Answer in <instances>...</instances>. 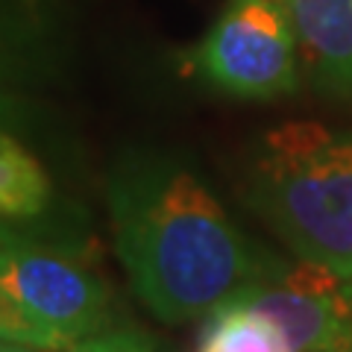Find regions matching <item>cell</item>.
<instances>
[{"label":"cell","instance_id":"obj_1","mask_svg":"<svg viewBox=\"0 0 352 352\" xmlns=\"http://www.w3.org/2000/svg\"><path fill=\"white\" fill-rule=\"evenodd\" d=\"M106 200L132 291L164 323L244 302L279 270L173 156L129 153L109 173Z\"/></svg>","mask_w":352,"mask_h":352},{"label":"cell","instance_id":"obj_2","mask_svg":"<svg viewBox=\"0 0 352 352\" xmlns=\"http://www.w3.org/2000/svg\"><path fill=\"white\" fill-rule=\"evenodd\" d=\"M247 203L302 261L352 279V138L314 120L270 129L250 168Z\"/></svg>","mask_w":352,"mask_h":352},{"label":"cell","instance_id":"obj_3","mask_svg":"<svg viewBox=\"0 0 352 352\" xmlns=\"http://www.w3.org/2000/svg\"><path fill=\"white\" fill-rule=\"evenodd\" d=\"M296 30L285 0H229L197 47V68L229 94L270 100L300 85Z\"/></svg>","mask_w":352,"mask_h":352},{"label":"cell","instance_id":"obj_4","mask_svg":"<svg viewBox=\"0 0 352 352\" xmlns=\"http://www.w3.org/2000/svg\"><path fill=\"white\" fill-rule=\"evenodd\" d=\"M0 285L32 320L74 346L106 335L109 291L85 264L0 232Z\"/></svg>","mask_w":352,"mask_h":352},{"label":"cell","instance_id":"obj_5","mask_svg":"<svg viewBox=\"0 0 352 352\" xmlns=\"http://www.w3.org/2000/svg\"><path fill=\"white\" fill-rule=\"evenodd\" d=\"M65 30L56 0H0V100L59 74Z\"/></svg>","mask_w":352,"mask_h":352},{"label":"cell","instance_id":"obj_6","mask_svg":"<svg viewBox=\"0 0 352 352\" xmlns=\"http://www.w3.org/2000/svg\"><path fill=\"white\" fill-rule=\"evenodd\" d=\"M314 82L352 94V0H285Z\"/></svg>","mask_w":352,"mask_h":352},{"label":"cell","instance_id":"obj_7","mask_svg":"<svg viewBox=\"0 0 352 352\" xmlns=\"http://www.w3.org/2000/svg\"><path fill=\"white\" fill-rule=\"evenodd\" d=\"M53 185L44 164L12 132L0 129V223L36 220L50 208Z\"/></svg>","mask_w":352,"mask_h":352},{"label":"cell","instance_id":"obj_8","mask_svg":"<svg viewBox=\"0 0 352 352\" xmlns=\"http://www.w3.org/2000/svg\"><path fill=\"white\" fill-rule=\"evenodd\" d=\"M200 352H291V346L267 314L232 302L212 314Z\"/></svg>","mask_w":352,"mask_h":352},{"label":"cell","instance_id":"obj_9","mask_svg":"<svg viewBox=\"0 0 352 352\" xmlns=\"http://www.w3.org/2000/svg\"><path fill=\"white\" fill-rule=\"evenodd\" d=\"M0 340H12V344H24L44 352H68L74 346L68 338H62L59 332L32 320L24 308L3 291V285H0Z\"/></svg>","mask_w":352,"mask_h":352},{"label":"cell","instance_id":"obj_10","mask_svg":"<svg viewBox=\"0 0 352 352\" xmlns=\"http://www.w3.org/2000/svg\"><path fill=\"white\" fill-rule=\"evenodd\" d=\"M68 352H150L141 340H135L132 335H100L91 340H82V344L71 346Z\"/></svg>","mask_w":352,"mask_h":352},{"label":"cell","instance_id":"obj_11","mask_svg":"<svg viewBox=\"0 0 352 352\" xmlns=\"http://www.w3.org/2000/svg\"><path fill=\"white\" fill-rule=\"evenodd\" d=\"M0 352H44V349H32L24 344H12V340H0Z\"/></svg>","mask_w":352,"mask_h":352},{"label":"cell","instance_id":"obj_12","mask_svg":"<svg viewBox=\"0 0 352 352\" xmlns=\"http://www.w3.org/2000/svg\"><path fill=\"white\" fill-rule=\"evenodd\" d=\"M12 115V100H0V120H6ZM0 232H3V226H0Z\"/></svg>","mask_w":352,"mask_h":352}]
</instances>
